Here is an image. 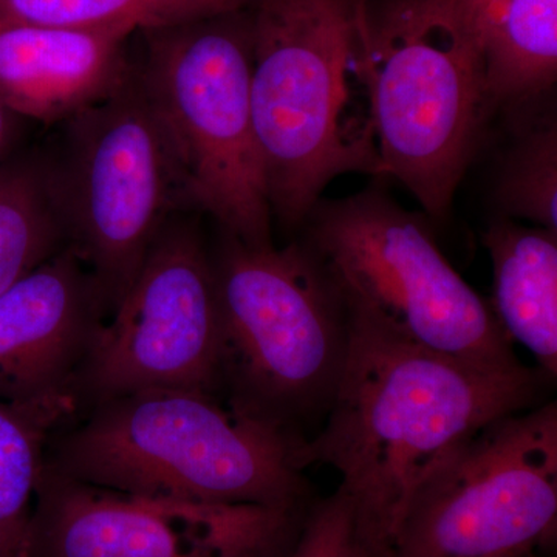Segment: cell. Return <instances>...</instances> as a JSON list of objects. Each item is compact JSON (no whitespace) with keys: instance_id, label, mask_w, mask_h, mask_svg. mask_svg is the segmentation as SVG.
<instances>
[{"instance_id":"1","label":"cell","mask_w":557,"mask_h":557,"mask_svg":"<svg viewBox=\"0 0 557 557\" xmlns=\"http://www.w3.org/2000/svg\"><path fill=\"white\" fill-rule=\"evenodd\" d=\"M544 380L528 368H472L350 314L327 421L300 443L299 465L335 469L362 556L391 557L417 491L440 461L483 424L539 405Z\"/></svg>"},{"instance_id":"2","label":"cell","mask_w":557,"mask_h":557,"mask_svg":"<svg viewBox=\"0 0 557 557\" xmlns=\"http://www.w3.org/2000/svg\"><path fill=\"white\" fill-rule=\"evenodd\" d=\"M248 11L271 214L295 230L339 175H381L364 0H252Z\"/></svg>"},{"instance_id":"3","label":"cell","mask_w":557,"mask_h":557,"mask_svg":"<svg viewBox=\"0 0 557 557\" xmlns=\"http://www.w3.org/2000/svg\"><path fill=\"white\" fill-rule=\"evenodd\" d=\"M302 438L197 391L94 403L47 445L44 465L89 485L209 505L304 509Z\"/></svg>"},{"instance_id":"4","label":"cell","mask_w":557,"mask_h":557,"mask_svg":"<svg viewBox=\"0 0 557 557\" xmlns=\"http://www.w3.org/2000/svg\"><path fill=\"white\" fill-rule=\"evenodd\" d=\"M212 262L222 395L296 435L335 397L350 344L346 302L306 242L276 248L223 233Z\"/></svg>"},{"instance_id":"5","label":"cell","mask_w":557,"mask_h":557,"mask_svg":"<svg viewBox=\"0 0 557 557\" xmlns=\"http://www.w3.org/2000/svg\"><path fill=\"white\" fill-rule=\"evenodd\" d=\"M306 244L348 313L486 372L525 369L496 314L440 251L428 223L379 189L319 201Z\"/></svg>"},{"instance_id":"6","label":"cell","mask_w":557,"mask_h":557,"mask_svg":"<svg viewBox=\"0 0 557 557\" xmlns=\"http://www.w3.org/2000/svg\"><path fill=\"white\" fill-rule=\"evenodd\" d=\"M143 35L139 81L170 146L186 203L245 244H273L249 95L248 9Z\"/></svg>"},{"instance_id":"7","label":"cell","mask_w":557,"mask_h":557,"mask_svg":"<svg viewBox=\"0 0 557 557\" xmlns=\"http://www.w3.org/2000/svg\"><path fill=\"white\" fill-rule=\"evenodd\" d=\"M381 175L445 219L487 120L482 65L437 0H364Z\"/></svg>"},{"instance_id":"8","label":"cell","mask_w":557,"mask_h":557,"mask_svg":"<svg viewBox=\"0 0 557 557\" xmlns=\"http://www.w3.org/2000/svg\"><path fill=\"white\" fill-rule=\"evenodd\" d=\"M64 126L60 156L44 168L67 248L97 281L110 314L185 193L137 70Z\"/></svg>"},{"instance_id":"9","label":"cell","mask_w":557,"mask_h":557,"mask_svg":"<svg viewBox=\"0 0 557 557\" xmlns=\"http://www.w3.org/2000/svg\"><path fill=\"white\" fill-rule=\"evenodd\" d=\"M556 401L498 417L417 491L391 557H533L556 539Z\"/></svg>"},{"instance_id":"10","label":"cell","mask_w":557,"mask_h":557,"mask_svg":"<svg viewBox=\"0 0 557 557\" xmlns=\"http://www.w3.org/2000/svg\"><path fill=\"white\" fill-rule=\"evenodd\" d=\"M222 322L212 252L171 220L102 322L76 383L91 405L146 391L222 395Z\"/></svg>"},{"instance_id":"11","label":"cell","mask_w":557,"mask_h":557,"mask_svg":"<svg viewBox=\"0 0 557 557\" xmlns=\"http://www.w3.org/2000/svg\"><path fill=\"white\" fill-rule=\"evenodd\" d=\"M302 511L137 496L44 465L28 557H289Z\"/></svg>"},{"instance_id":"12","label":"cell","mask_w":557,"mask_h":557,"mask_svg":"<svg viewBox=\"0 0 557 557\" xmlns=\"http://www.w3.org/2000/svg\"><path fill=\"white\" fill-rule=\"evenodd\" d=\"M109 317L97 281L62 249L0 295V403L62 424L78 409L76 383Z\"/></svg>"},{"instance_id":"13","label":"cell","mask_w":557,"mask_h":557,"mask_svg":"<svg viewBox=\"0 0 557 557\" xmlns=\"http://www.w3.org/2000/svg\"><path fill=\"white\" fill-rule=\"evenodd\" d=\"M129 38L42 25L0 27V104L44 124L75 119L132 78Z\"/></svg>"},{"instance_id":"14","label":"cell","mask_w":557,"mask_h":557,"mask_svg":"<svg viewBox=\"0 0 557 557\" xmlns=\"http://www.w3.org/2000/svg\"><path fill=\"white\" fill-rule=\"evenodd\" d=\"M471 40L491 112L527 113L555 89L557 0H437Z\"/></svg>"},{"instance_id":"15","label":"cell","mask_w":557,"mask_h":557,"mask_svg":"<svg viewBox=\"0 0 557 557\" xmlns=\"http://www.w3.org/2000/svg\"><path fill=\"white\" fill-rule=\"evenodd\" d=\"M494 273L490 306L512 343L557 375V234L497 215L483 234Z\"/></svg>"},{"instance_id":"16","label":"cell","mask_w":557,"mask_h":557,"mask_svg":"<svg viewBox=\"0 0 557 557\" xmlns=\"http://www.w3.org/2000/svg\"><path fill=\"white\" fill-rule=\"evenodd\" d=\"M252 0H0V27L42 25L124 35L248 9Z\"/></svg>"},{"instance_id":"17","label":"cell","mask_w":557,"mask_h":557,"mask_svg":"<svg viewBox=\"0 0 557 557\" xmlns=\"http://www.w3.org/2000/svg\"><path fill=\"white\" fill-rule=\"evenodd\" d=\"M67 248L44 163L0 166V295Z\"/></svg>"},{"instance_id":"18","label":"cell","mask_w":557,"mask_h":557,"mask_svg":"<svg viewBox=\"0 0 557 557\" xmlns=\"http://www.w3.org/2000/svg\"><path fill=\"white\" fill-rule=\"evenodd\" d=\"M57 418L0 403V557H28L33 507Z\"/></svg>"},{"instance_id":"19","label":"cell","mask_w":557,"mask_h":557,"mask_svg":"<svg viewBox=\"0 0 557 557\" xmlns=\"http://www.w3.org/2000/svg\"><path fill=\"white\" fill-rule=\"evenodd\" d=\"M493 203L500 218L530 220L557 234L555 113L534 115L523 124L498 171Z\"/></svg>"},{"instance_id":"20","label":"cell","mask_w":557,"mask_h":557,"mask_svg":"<svg viewBox=\"0 0 557 557\" xmlns=\"http://www.w3.org/2000/svg\"><path fill=\"white\" fill-rule=\"evenodd\" d=\"M289 557H364L355 541L346 502L338 493L306 512Z\"/></svg>"},{"instance_id":"21","label":"cell","mask_w":557,"mask_h":557,"mask_svg":"<svg viewBox=\"0 0 557 557\" xmlns=\"http://www.w3.org/2000/svg\"><path fill=\"white\" fill-rule=\"evenodd\" d=\"M11 115H13V113L9 112V110L0 104V157H2L3 149H5L7 141H9Z\"/></svg>"},{"instance_id":"22","label":"cell","mask_w":557,"mask_h":557,"mask_svg":"<svg viewBox=\"0 0 557 557\" xmlns=\"http://www.w3.org/2000/svg\"><path fill=\"white\" fill-rule=\"evenodd\" d=\"M533 557H541V556L536 555V556H533Z\"/></svg>"}]
</instances>
